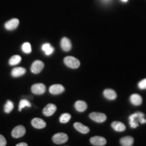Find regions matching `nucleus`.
Segmentation results:
<instances>
[{
  "mask_svg": "<svg viewBox=\"0 0 146 146\" xmlns=\"http://www.w3.org/2000/svg\"><path fill=\"white\" fill-rule=\"evenodd\" d=\"M144 114L141 112H136L129 116V124L132 128L138 127L139 122L141 124L146 123V120L144 119Z\"/></svg>",
  "mask_w": 146,
  "mask_h": 146,
  "instance_id": "f257e3e1",
  "label": "nucleus"
},
{
  "mask_svg": "<svg viewBox=\"0 0 146 146\" xmlns=\"http://www.w3.org/2000/svg\"><path fill=\"white\" fill-rule=\"evenodd\" d=\"M64 62L67 66L70 68H78L80 66V61L77 58L73 57V56H66L64 59Z\"/></svg>",
  "mask_w": 146,
  "mask_h": 146,
  "instance_id": "f03ea898",
  "label": "nucleus"
},
{
  "mask_svg": "<svg viewBox=\"0 0 146 146\" xmlns=\"http://www.w3.org/2000/svg\"><path fill=\"white\" fill-rule=\"evenodd\" d=\"M68 137L66 134L64 133H58L55 134L52 137V140L56 144H62L68 141Z\"/></svg>",
  "mask_w": 146,
  "mask_h": 146,
  "instance_id": "7ed1b4c3",
  "label": "nucleus"
},
{
  "mask_svg": "<svg viewBox=\"0 0 146 146\" xmlns=\"http://www.w3.org/2000/svg\"><path fill=\"white\" fill-rule=\"evenodd\" d=\"M26 133V129L24 126L18 125L14 127V129L12 131V136L14 138H20L25 135Z\"/></svg>",
  "mask_w": 146,
  "mask_h": 146,
  "instance_id": "20e7f679",
  "label": "nucleus"
},
{
  "mask_svg": "<svg viewBox=\"0 0 146 146\" xmlns=\"http://www.w3.org/2000/svg\"><path fill=\"white\" fill-rule=\"evenodd\" d=\"M46 87L43 83H35L31 87V91L33 94L36 95H42L45 92Z\"/></svg>",
  "mask_w": 146,
  "mask_h": 146,
  "instance_id": "39448f33",
  "label": "nucleus"
},
{
  "mask_svg": "<svg viewBox=\"0 0 146 146\" xmlns=\"http://www.w3.org/2000/svg\"><path fill=\"white\" fill-rule=\"evenodd\" d=\"M44 68V63L41 60H36L32 64L31 70L34 74H39Z\"/></svg>",
  "mask_w": 146,
  "mask_h": 146,
  "instance_id": "423d86ee",
  "label": "nucleus"
},
{
  "mask_svg": "<svg viewBox=\"0 0 146 146\" xmlns=\"http://www.w3.org/2000/svg\"><path fill=\"white\" fill-rule=\"evenodd\" d=\"M89 117L91 120H93L97 123H103L106 120V116L103 113L100 112H92L89 114Z\"/></svg>",
  "mask_w": 146,
  "mask_h": 146,
  "instance_id": "0eeeda50",
  "label": "nucleus"
},
{
  "mask_svg": "<svg viewBox=\"0 0 146 146\" xmlns=\"http://www.w3.org/2000/svg\"><path fill=\"white\" fill-rule=\"evenodd\" d=\"M90 142L93 145L103 146L106 144V139L104 137L100 136H95L90 139Z\"/></svg>",
  "mask_w": 146,
  "mask_h": 146,
  "instance_id": "6e6552de",
  "label": "nucleus"
},
{
  "mask_svg": "<svg viewBox=\"0 0 146 146\" xmlns=\"http://www.w3.org/2000/svg\"><path fill=\"white\" fill-rule=\"evenodd\" d=\"M56 109H57V108H56V105L53 104H49L43 108V114L45 116H50L56 112Z\"/></svg>",
  "mask_w": 146,
  "mask_h": 146,
  "instance_id": "1a4fd4ad",
  "label": "nucleus"
},
{
  "mask_svg": "<svg viewBox=\"0 0 146 146\" xmlns=\"http://www.w3.org/2000/svg\"><path fill=\"white\" fill-rule=\"evenodd\" d=\"M65 89L64 86L60 84H56V85H53L50 87L49 91H50V94L53 95H58L62 94L64 91Z\"/></svg>",
  "mask_w": 146,
  "mask_h": 146,
  "instance_id": "9d476101",
  "label": "nucleus"
},
{
  "mask_svg": "<svg viewBox=\"0 0 146 146\" xmlns=\"http://www.w3.org/2000/svg\"><path fill=\"white\" fill-rule=\"evenodd\" d=\"M19 25V20L17 18H13L5 23V28L8 31H12L17 28Z\"/></svg>",
  "mask_w": 146,
  "mask_h": 146,
  "instance_id": "9b49d317",
  "label": "nucleus"
},
{
  "mask_svg": "<svg viewBox=\"0 0 146 146\" xmlns=\"http://www.w3.org/2000/svg\"><path fill=\"white\" fill-rule=\"evenodd\" d=\"M33 127L36 129H43L46 127V123L43 120L39 118H35L31 120Z\"/></svg>",
  "mask_w": 146,
  "mask_h": 146,
  "instance_id": "f8f14e48",
  "label": "nucleus"
},
{
  "mask_svg": "<svg viewBox=\"0 0 146 146\" xmlns=\"http://www.w3.org/2000/svg\"><path fill=\"white\" fill-rule=\"evenodd\" d=\"M61 47L64 52H69L72 49V44L70 39H68L66 37H63L61 40Z\"/></svg>",
  "mask_w": 146,
  "mask_h": 146,
  "instance_id": "ddd939ff",
  "label": "nucleus"
},
{
  "mask_svg": "<svg viewBox=\"0 0 146 146\" xmlns=\"http://www.w3.org/2000/svg\"><path fill=\"white\" fill-rule=\"evenodd\" d=\"M26 72V69L23 68V67H16L12 70L11 74H12V76L13 77H19V76H21L23 74H25Z\"/></svg>",
  "mask_w": 146,
  "mask_h": 146,
  "instance_id": "4468645a",
  "label": "nucleus"
},
{
  "mask_svg": "<svg viewBox=\"0 0 146 146\" xmlns=\"http://www.w3.org/2000/svg\"><path fill=\"white\" fill-rule=\"evenodd\" d=\"M104 96L106 98L110 100H114L117 98V94L115 91L111 89H106L104 91Z\"/></svg>",
  "mask_w": 146,
  "mask_h": 146,
  "instance_id": "2eb2a0df",
  "label": "nucleus"
},
{
  "mask_svg": "<svg viewBox=\"0 0 146 146\" xmlns=\"http://www.w3.org/2000/svg\"><path fill=\"white\" fill-rule=\"evenodd\" d=\"M111 125H112V129L117 132H123L126 130V126L121 122L114 121Z\"/></svg>",
  "mask_w": 146,
  "mask_h": 146,
  "instance_id": "dca6fc26",
  "label": "nucleus"
},
{
  "mask_svg": "<svg viewBox=\"0 0 146 146\" xmlns=\"http://www.w3.org/2000/svg\"><path fill=\"white\" fill-rule=\"evenodd\" d=\"M74 107H75V109L78 111V112H83L87 110V104L86 102H85L84 101L78 100V101L76 102L75 104H74Z\"/></svg>",
  "mask_w": 146,
  "mask_h": 146,
  "instance_id": "f3484780",
  "label": "nucleus"
},
{
  "mask_svg": "<svg viewBox=\"0 0 146 146\" xmlns=\"http://www.w3.org/2000/svg\"><path fill=\"white\" fill-rule=\"evenodd\" d=\"M130 102L134 106H140L142 104V98L139 94H133L130 97Z\"/></svg>",
  "mask_w": 146,
  "mask_h": 146,
  "instance_id": "a211bd4d",
  "label": "nucleus"
},
{
  "mask_svg": "<svg viewBox=\"0 0 146 146\" xmlns=\"http://www.w3.org/2000/svg\"><path fill=\"white\" fill-rule=\"evenodd\" d=\"M74 127L75 128L76 131L83 133V134H87V133H88L89 132V127L83 125V124H81V123H75L74 124Z\"/></svg>",
  "mask_w": 146,
  "mask_h": 146,
  "instance_id": "6ab92c4d",
  "label": "nucleus"
},
{
  "mask_svg": "<svg viewBox=\"0 0 146 146\" xmlns=\"http://www.w3.org/2000/svg\"><path fill=\"white\" fill-rule=\"evenodd\" d=\"M133 142H134V139L132 137L127 136L125 137L120 139V143L123 146H131L133 145Z\"/></svg>",
  "mask_w": 146,
  "mask_h": 146,
  "instance_id": "aec40b11",
  "label": "nucleus"
},
{
  "mask_svg": "<svg viewBox=\"0 0 146 146\" xmlns=\"http://www.w3.org/2000/svg\"><path fill=\"white\" fill-rule=\"evenodd\" d=\"M41 49L46 56H50L54 52V48L50 43H45V44H43L42 45Z\"/></svg>",
  "mask_w": 146,
  "mask_h": 146,
  "instance_id": "412c9836",
  "label": "nucleus"
},
{
  "mask_svg": "<svg viewBox=\"0 0 146 146\" xmlns=\"http://www.w3.org/2000/svg\"><path fill=\"white\" fill-rule=\"evenodd\" d=\"M22 58L20 56L18 55H15V56H13L9 60V64L11 66H16L19 64L21 62Z\"/></svg>",
  "mask_w": 146,
  "mask_h": 146,
  "instance_id": "4be33fe9",
  "label": "nucleus"
},
{
  "mask_svg": "<svg viewBox=\"0 0 146 146\" xmlns=\"http://www.w3.org/2000/svg\"><path fill=\"white\" fill-rule=\"evenodd\" d=\"M14 109V104L13 102L10 100H8L4 106V111L5 113L8 114L12 112V110Z\"/></svg>",
  "mask_w": 146,
  "mask_h": 146,
  "instance_id": "5701e85b",
  "label": "nucleus"
},
{
  "mask_svg": "<svg viewBox=\"0 0 146 146\" xmlns=\"http://www.w3.org/2000/svg\"><path fill=\"white\" fill-rule=\"evenodd\" d=\"M25 107H31V104L27 100H21L19 103V106H18L19 111H21Z\"/></svg>",
  "mask_w": 146,
  "mask_h": 146,
  "instance_id": "b1692460",
  "label": "nucleus"
},
{
  "mask_svg": "<svg viewBox=\"0 0 146 146\" xmlns=\"http://www.w3.org/2000/svg\"><path fill=\"white\" fill-rule=\"evenodd\" d=\"M71 118V115L68 113H64L60 116V122L61 123H67Z\"/></svg>",
  "mask_w": 146,
  "mask_h": 146,
  "instance_id": "393cba45",
  "label": "nucleus"
},
{
  "mask_svg": "<svg viewBox=\"0 0 146 146\" xmlns=\"http://www.w3.org/2000/svg\"><path fill=\"white\" fill-rule=\"evenodd\" d=\"M22 50L25 54H30L32 51L31 45L28 42H26V43H23V45H22Z\"/></svg>",
  "mask_w": 146,
  "mask_h": 146,
  "instance_id": "a878e982",
  "label": "nucleus"
},
{
  "mask_svg": "<svg viewBox=\"0 0 146 146\" xmlns=\"http://www.w3.org/2000/svg\"><path fill=\"white\" fill-rule=\"evenodd\" d=\"M139 88L141 89H146V78L142 80L138 84Z\"/></svg>",
  "mask_w": 146,
  "mask_h": 146,
  "instance_id": "bb28decb",
  "label": "nucleus"
},
{
  "mask_svg": "<svg viewBox=\"0 0 146 146\" xmlns=\"http://www.w3.org/2000/svg\"><path fill=\"white\" fill-rule=\"evenodd\" d=\"M6 140L4 137L1 135H0V146H5L6 145Z\"/></svg>",
  "mask_w": 146,
  "mask_h": 146,
  "instance_id": "cd10ccee",
  "label": "nucleus"
},
{
  "mask_svg": "<svg viewBox=\"0 0 146 146\" xmlns=\"http://www.w3.org/2000/svg\"><path fill=\"white\" fill-rule=\"evenodd\" d=\"M27 145H28V144L26 143H20L16 145V146H27Z\"/></svg>",
  "mask_w": 146,
  "mask_h": 146,
  "instance_id": "c85d7f7f",
  "label": "nucleus"
},
{
  "mask_svg": "<svg viewBox=\"0 0 146 146\" xmlns=\"http://www.w3.org/2000/svg\"><path fill=\"white\" fill-rule=\"evenodd\" d=\"M110 1V0H102V1H103L104 3H108Z\"/></svg>",
  "mask_w": 146,
  "mask_h": 146,
  "instance_id": "c756f323",
  "label": "nucleus"
},
{
  "mask_svg": "<svg viewBox=\"0 0 146 146\" xmlns=\"http://www.w3.org/2000/svg\"><path fill=\"white\" fill-rule=\"evenodd\" d=\"M122 1H123V2H127L128 0H121Z\"/></svg>",
  "mask_w": 146,
  "mask_h": 146,
  "instance_id": "7c9ffc66",
  "label": "nucleus"
}]
</instances>
